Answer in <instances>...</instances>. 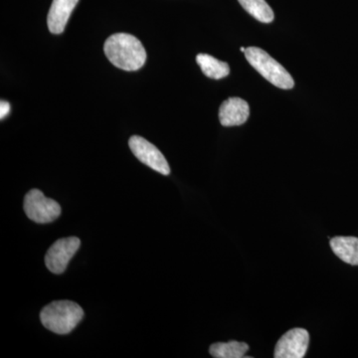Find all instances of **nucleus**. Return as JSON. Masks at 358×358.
I'll list each match as a JSON object with an SVG mask.
<instances>
[{
	"label": "nucleus",
	"mask_w": 358,
	"mask_h": 358,
	"mask_svg": "<svg viewBox=\"0 0 358 358\" xmlns=\"http://www.w3.org/2000/svg\"><path fill=\"white\" fill-rule=\"evenodd\" d=\"M103 51L110 63L124 71L141 69L147 61V52L140 40L128 33H115L106 40Z\"/></svg>",
	"instance_id": "f257e3e1"
},
{
	"label": "nucleus",
	"mask_w": 358,
	"mask_h": 358,
	"mask_svg": "<svg viewBox=\"0 0 358 358\" xmlns=\"http://www.w3.org/2000/svg\"><path fill=\"white\" fill-rule=\"evenodd\" d=\"M84 317L83 308L71 301H56L40 313L42 324L57 334H70Z\"/></svg>",
	"instance_id": "f03ea898"
},
{
	"label": "nucleus",
	"mask_w": 358,
	"mask_h": 358,
	"mask_svg": "<svg viewBox=\"0 0 358 358\" xmlns=\"http://www.w3.org/2000/svg\"><path fill=\"white\" fill-rule=\"evenodd\" d=\"M247 61L250 65L271 84L280 89L294 88V82L291 74L285 69L284 66L271 57L267 52L258 47H249L245 51Z\"/></svg>",
	"instance_id": "7ed1b4c3"
},
{
	"label": "nucleus",
	"mask_w": 358,
	"mask_h": 358,
	"mask_svg": "<svg viewBox=\"0 0 358 358\" xmlns=\"http://www.w3.org/2000/svg\"><path fill=\"white\" fill-rule=\"evenodd\" d=\"M24 211L30 220L39 224L53 222L61 215V206L55 200L47 199L39 189L30 190L25 195Z\"/></svg>",
	"instance_id": "20e7f679"
},
{
	"label": "nucleus",
	"mask_w": 358,
	"mask_h": 358,
	"mask_svg": "<svg viewBox=\"0 0 358 358\" xmlns=\"http://www.w3.org/2000/svg\"><path fill=\"white\" fill-rule=\"evenodd\" d=\"M81 241L77 237H68L55 242L45 256V264L53 274L60 275L65 272L71 259L77 253Z\"/></svg>",
	"instance_id": "39448f33"
},
{
	"label": "nucleus",
	"mask_w": 358,
	"mask_h": 358,
	"mask_svg": "<svg viewBox=\"0 0 358 358\" xmlns=\"http://www.w3.org/2000/svg\"><path fill=\"white\" fill-rule=\"evenodd\" d=\"M129 148L140 162L150 167L157 173L169 176L171 167L162 152L145 138L140 136H134L129 141Z\"/></svg>",
	"instance_id": "423d86ee"
},
{
	"label": "nucleus",
	"mask_w": 358,
	"mask_h": 358,
	"mask_svg": "<svg viewBox=\"0 0 358 358\" xmlns=\"http://www.w3.org/2000/svg\"><path fill=\"white\" fill-rule=\"evenodd\" d=\"M310 334L303 329L287 331L275 346V358H303L308 352Z\"/></svg>",
	"instance_id": "0eeeda50"
},
{
	"label": "nucleus",
	"mask_w": 358,
	"mask_h": 358,
	"mask_svg": "<svg viewBox=\"0 0 358 358\" xmlns=\"http://www.w3.org/2000/svg\"><path fill=\"white\" fill-rule=\"evenodd\" d=\"M248 103L241 98H229L224 101L219 109V120L223 127L241 126L248 120Z\"/></svg>",
	"instance_id": "6e6552de"
},
{
	"label": "nucleus",
	"mask_w": 358,
	"mask_h": 358,
	"mask_svg": "<svg viewBox=\"0 0 358 358\" xmlns=\"http://www.w3.org/2000/svg\"><path fill=\"white\" fill-rule=\"evenodd\" d=\"M79 0H53L48 16L47 25L49 31L53 34H61L65 30L66 25Z\"/></svg>",
	"instance_id": "1a4fd4ad"
},
{
	"label": "nucleus",
	"mask_w": 358,
	"mask_h": 358,
	"mask_svg": "<svg viewBox=\"0 0 358 358\" xmlns=\"http://www.w3.org/2000/svg\"><path fill=\"white\" fill-rule=\"evenodd\" d=\"M334 253L341 261L352 266H358V238L338 236L331 240Z\"/></svg>",
	"instance_id": "9d476101"
},
{
	"label": "nucleus",
	"mask_w": 358,
	"mask_h": 358,
	"mask_svg": "<svg viewBox=\"0 0 358 358\" xmlns=\"http://www.w3.org/2000/svg\"><path fill=\"white\" fill-rule=\"evenodd\" d=\"M196 62L199 63L205 76L211 79H222L229 75V65L208 54H199L196 56Z\"/></svg>",
	"instance_id": "9b49d317"
},
{
	"label": "nucleus",
	"mask_w": 358,
	"mask_h": 358,
	"mask_svg": "<svg viewBox=\"0 0 358 358\" xmlns=\"http://www.w3.org/2000/svg\"><path fill=\"white\" fill-rule=\"evenodd\" d=\"M248 350L247 343L235 341L214 343L209 348L211 357L215 358H243Z\"/></svg>",
	"instance_id": "f8f14e48"
},
{
	"label": "nucleus",
	"mask_w": 358,
	"mask_h": 358,
	"mask_svg": "<svg viewBox=\"0 0 358 358\" xmlns=\"http://www.w3.org/2000/svg\"><path fill=\"white\" fill-rule=\"evenodd\" d=\"M242 7L257 20L270 23L274 20V13L265 0H238Z\"/></svg>",
	"instance_id": "ddd939ff"
},
{
	"label": "nucleus",
	"mask_w": 358,
	"mask_h": 358,
	"mask_svg": "<svg viewBox=\"0 0 358 358\" xmlns=\"http://www.w3.org/2000/svg\"><path fill=\"white\" fill-rule=\"evenodd\" d=\"M10 109V103L1 100V103H0V117H1V120H3L9 114Z\"/></svg>",
	"instance_id": "4468645a"
},
{
	"label": "nucleus",
	"mask_w": 358,
	"mask_h": 358,
	"mask_svg": "<svg viewBox=\"0 0 358 358\" xmlns=\"http://www.w3.org/2000/svg\"><path fill=\"white\" fill-rule=\"evenodd\" d=\"M240 50H241V52H243V53H245V51H246V48H244V47H241V49H240Z\"/></svg>",
	"instance_id": "2eb2a0df"
}]
</instances>
